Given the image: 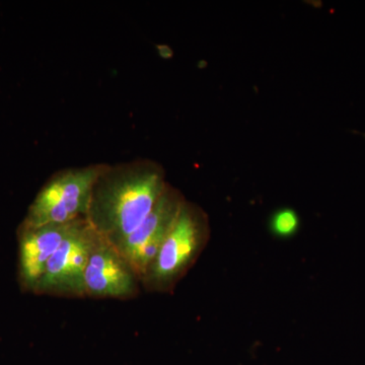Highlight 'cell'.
I'll return each mask as SVG.
<instances>
[{"label":"cell","mask_w":365,"mask_h":365,"mask_svg":"<svg viewBox=\"0 0 365 365\" xmlns=\"http://www.w3.org/2000/svg\"><path fill=\"white\" fill-rule=\"evenodd\" d=\"M167 186L162 165L153 160L107 163L91 190L86 220L118 248L148 217Z\"/></svg>","instance_id":"obj_1"},{"label":"cell","mask_w":365,"mask_h":365,"mask_svg":"<svg viewBox=\"0 0 365 365\" xmlns=\"http://www.w3.org/2000/svg\"><path fill=\"white\" fill-rule=\"evenodd\" d=\"M210 239L207 215L186 200L167 239L141 280L150 292L169 294L193 267Z\"/></svg>","instance_id":"obj_2"},{"label":"cell","mask_w":365,"mask_h":365,"mask_svg":"<svg viewBox=\"0 0 365 365\" xmlns=\"http://www.w3.org/2000/svg\"><path fill=\"white\" fill-rule=\"evenodd\" d=\"M106 165L93 163L55 173L29 206L20 227L64 225L86 218L91 190Z\"/></svg>","instance_id":"obj_3"},{"label":"cell","mask_w":365,"mask_h":365,"mask_svg":"<svg viewBox=\"0 0 365 365\" xmlns=\"http://www.w3.org/2000/svg\"><path fill=\"white\" fill-rule=\"evenodd\" d=\"M98 235L86 218L79 220L51 257L33 294L86 297L85 274Z\"/></svg>","instance_id":"obj_4"},{"label":"cell","mask_w":365,"mask_h":365,"mask_svg":"<svg viewBox=\"0 0 365 365\" xmlns=\"http://www.w3.org/2000/svg\"><path fill=\"white\" fill-rule=\"evenodd\" d=\"M186 199L179 190L168 184L148 217L118 247L140 281L155 260L163 242L176 222Z\"/></svg>","instance_id":"obj_5"},{"label":"cell","mask_w":365,"mask_h":365,"mask_svg":"<svg viewBox=\"0 0 365 365\" xmlns=\"http://www.w3.org/2000/svg\"><path fill=\"white\" fill-rule=\"evenodd\" d=\"M140 287V278L123 255L98 235L86 269V297L133 299Z\"/></svg>","instance_id":"obj_6"},{"label":"cell","mask_w":365,"mask_h":365,"mask_svg":"<svg viewBox=\"0 0 365 365\" xmlns=\"http://www.w3.org/2000/svg\"><path fill=\"white\" fill-rule=\"evenodd\" d=\"M76 222L78 220L64 225L19 228V279L24 290L34 292L48 262Z\"/></svg>","instance_id":"obj_7"},{"label":"cell","mask_w":365,"mask_h":365,"mask_svg":"<svg viewBox=\"0 0 365 365\" xmlns=\"http://www.w3.org/2000/svg\"><path fill=\"white\" fill-rule=\"evenodd\" d=\"M270 228L275 237L280 239L292 237L299 228V215L292 209H280L271 218Z\"/></svg>","instance_id":"obj_8"},{"label":"cell","mask_w":365,"mask_h":365,"mask_svg":"<svg viewBox=\"0 0 365 365\" xmlns=\"http://www.w3.org/2000/svg\"><path fill=\"white\" fill-rule=\"evenodd\" d=\"M364 137H365V134H364Z\"/></svg>","instance_id":"obj_9"}]
</instances>
